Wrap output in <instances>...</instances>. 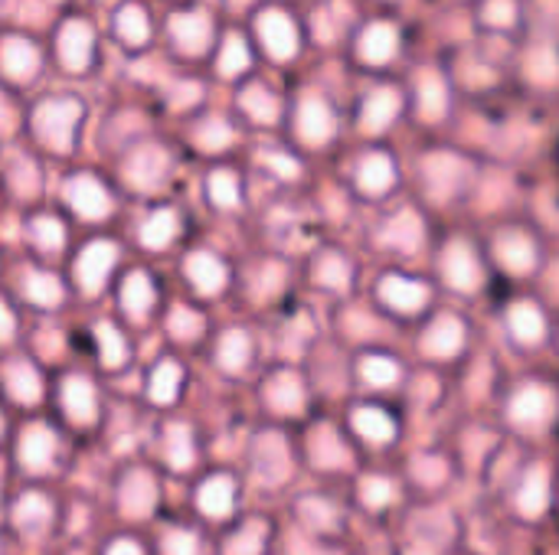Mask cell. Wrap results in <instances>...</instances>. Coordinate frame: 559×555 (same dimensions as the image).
<instances>
[{"instance_id":"cell-34","label":"cell","mask_w":559,"mask_h":555,"mask_svg":"<svg viewBox=\"0 0 559 555\" xmlns=\"http://www.w3.org/2000/svg\"><path fill=\"white\" fill-rule=\"evenodd\" d=\"M210 196H213V203H216L219 209H229V206L239 203V190H236L233 177H226V173H216V177L210 180Z\"/></svg>"},{"instance_id":"cell-17","label":"cell","mask_w":559,"mask_h":555,"mask_svg":"<svg viewBox=\"0 0 559 555\" xmlns=\"http://www.w3.org/2000/svg\"><path fill=\"white\" fill-rule=\"evenodd\" d=\"M13 520L23 533H39L49 520H52V510L43 497L29 494V497H20L16 510H13Z\"/></svg>"},{"instance_id":"cell-30","label":"cell","mask_w":559,"mask_h":555,"mask_svg":"<svg viewBox=\"0 0 559 555\" xmlns=\"http://www.w3.org/2000/svg\"><path fill=\"white\" fill-rule=\"evenodd\" d=\"M390 180H393V170H390L386 157H370V164L360 173V186L367 193H383L390 186Z\"/></svg>"},{"instance_id":"cell-15","label":"cell","mask_w":559,"mask_h":555,"mask_svg":"<svg viewBox=\"0 0 559 555\" xmlns=\"http://www.w3.org/2000/svg\"><path fill=\"white\" fill-rule=\"evenodd\" d=\"M495 252H498V258H501L511 272H531V268H534V258H537L534 242L524 239V236H508V239H501V242L495 245Z\"/></svg>"},{"instance_id":"cell-20","label":"cell","mask_w":559,"mask_h":555,"mask_svg":"<svg viewBox=\"0 0 559 555\" xmlns=\"http://www.w3.org/2000/svg\"><path fill=\"white\" fill-rule=\"evenodd\" d=\"M354 422H357V432L367 435V442H377V445H386L396 435L393 419L386 412H380V409H360L354 415Z\"/></svg>"},{"instance_id":"cell-23","label":"cell","mask_w":559,"mask_h":555,"mask_svg":"<svg viewBox=\"0 0 559 555\" xmlns=\"http://www.w3.org/2000/svg\"><path fill=\"white\" fill-rule=\"evenodd\" d=\"M419 239H423V226L416 222L413 213H403V216L386 229V242L396 245L400 252H413V249L419 245Z\"/></svg>"},{"instance_id":"cell-33","label":"cell","mask_w":559,"mask_h":555,"mask_svg":"<svg viewBox=\"0 0 559 555\" xmlns=\"http://www.w3.org/2000/svg\"><path fill=\"white\" fill-rule=\"evenodd\" d=\"M170 334L180 337V340H197L203 334V317L193 314V311H174L170 317Z\"/></svg>"},{"instance_id":"cell-18","label":"cell","mask_w":559,"mask_h":555,"mask_svg":"<svg viewBox=\"0 0 559 555\" xmlns=\"http://www.w3.org/2000/svg\"><path fill=\"white\" fill-rule=\"evenodd\" d=\"M265 396H269V406L275 409V412H298L301 409V386H298V379L295 376H275L272 383H269V389H265Z\"/></svg>"},{"instance_id":"cell-13","label":"cell","mask_w":559,"mask_h":555,"mask_svg":"<svg viewBox=\"0 0 559 555\" xmlns=\"http://www.w3.org/2000/svg\"><path fill=\"white\" fill-rule=\"evenodd\" d=\"M121 304H124V311H128L131 317H138V321L154 307V285L147 281V275L134 272V275L124 278V285H121Z\"/></svg>"},{"instance_id":"cell-3","label":"cell","mask_w":559,"mask_h":555,"mask_svg":"<svg viewBox=\"0 0 559 555\" xmlns=\"http://www.w3.org/2000/svg\"><path fill=\"white\" fill-rule=\"evenodd\" d=\"M442 278H445V285L449 288H455V291H472L475 285H478V265H475V255L462 245V242H455L445 255H442Z\"/></svg>"},{"instance_id":"cell-9","label":"cell","mask_w":559,"mask_h":555,"mask_svg":"<svg viewBox=\"0 0 559 555\" xmlns=\"http://www.w3.org/2000/svg\"><path fill=\"white\" fill-rule=\"evenodd\" d=\"M69 203L85 216V219H102L105 213H108V193L95 183V180H88V177H82V180H72L69 183Z\"/></svg>"},{"instance_id":"cell-35","label":"cell","mask_w":559,"mask_h":555,"mask_svg":"<svg viewBox=\"0 0 559 555\" xmlns=\"http://www.w3.org/2000/svg\"><path fill=\"white\" fill-rule=\"evenodd\" d=\"M347 278H350V272H347V262H344V258L328 255V258L321 262V268H318V281L328 285V288H344Z\"/></svg>"},{"instance_id":"cell-27","label":"cell","mask_w":559,"mask_h":555,"mask_svg":"<svg viewBox=\"0 0 559 555\" xmlns=\"http://www.w3.org/2000/svg\"><path fill=\"white\" fill-rule=\"evenodd\" d=\"M262 543H265V523L252 520L242 533H236V540H229L226 553L229 555H259L262 553Z\"/></svg>"},{"instance_id":"cell-19","label":"cell","mask_w":559,"mask_h":555,"mask_svg":"<svg viewBox=\"0 0 559 555\" xmlns=\"http://www.w3.org/2000/svg\"><path fill=\"white\" fill-rule=\"evenodd\" d=\"M511 330L521 343H537L544 337V317L534 304H518L511 311Z\"/></svg>"},{"instance_id":"cell-36","label":"cell","mask_w":559,"mask_h":555,"mask_svg":"<svg viewBox=\"0 0 559 555\" xmlns=\"http://www.w3.org/2000/svg\"><path fill=\"white\" fill-rule=\"evenodd\" d=\"M364 504H370V507H386L390 500H393V484L390 481H380V478H373V481H367L364 484Z\"/></svg>"},{"instance_id":"cell-24","label":"cell","mask_w":559,"mask_h":555,"mask_svg":"<svg viewBox=\"0 0 559 555\" xmlns=\"http://www.w3.org/2000/svg\"><path fill=\"white\" fill-rule=\"evenodd\" d=\"M177 389H180V370L177 363H160L151 376V399L154 402H174L177 399Z\"/></svg>"},{"instance_id":"cell-37","label":"cell","mask_w":559,"mask_h":555,"mask_svg":"<svg viewBox=\"0 0 559 555\" xmlns=\"http://www.w3.org/2000/svg\"><path fill=\"white\" fill-rule=\"evenodd\" d=\"M164 555H197V536L193 533H170L164 540Z\"/></svg>"},{"instance_id":"cell-12","label":"cell","mask_w":559,"mask_h":555,"mask_svg":"<svg viewBox=\"0 0 559 555\" xmlns=\"http://www.w3.org/2000/svg\"><path fill=\"white\" fill-rule=\"evenodd\" d=\"M233 497H236L233 481H229V478H213L210 484L200 487V510H203L206 517L223 520V517L233 514Z\"/></svg>"},{"instance_id":"cell-8","label":"cell","mask_w":559,"mask_h":555,"mask_svg":"<svg viewBox=\"0 0 559 555\" xmlns=\"http://www.w3.org/2000/svg\"><path fill=\"white\" fill-rule=\"evenodd\" d=\"M465 343V327L462 321L455 317H442L429 327L426 340H423V350L432 353V357H455Z\"/></svg>"},{"instance_id":"cell-11","label":"cell","mask_w":559,"mask_h":555,"mask_svg":"<svg viewBox=\"0 0 559 555\" xmlns=\"http://www.w3.org/2000/svg\"><path fill=\"white\" fill-rule=\"evenodd\" d=\"M62 406H66L72 422L88 425L95 419V393H92V386L85 379H75V376L66 379L62 383Z\"/></svg>"},{"instance_id":"cell-25","label":"cell","mask_w":559,"mask_h":555,"mask_svg":"<svg viewBox=\"0 0 559 555\" xmlns=\"http://www.w3.org/2000/svg\"><path fill=\"white\" fill-rule=\"evenodd\" d=\"M341 448H344V445L334 438L331 429H324V432H318V435L311 438V458H314V464H321V468H337V464H344L347 455H344Z\"/></svg>"},{"instance_id":"cell-32","label":"cell","mask_w":559,"mask_h":555,"mask_svg":"<svg viewBox=\"0 0 559 555\" xmlns=\"http://www.w3.org/2000/svg\"><path fill=\"white\" fill-rule=\"evenodd\" d=\"M29 232H33L36 245L46 249V252H52V249L62 245V226H59L56 219H46V216H43V219H33Z\"/></svg>"},{"instance_id":"cell-29","label":"cell","mask_w":559,"mask_h":555,"mask_svg":"<svg viewBox=\"0 0 559 555\" xmlns=\"http://www.w3.org/2000/svg\"><path fill=\"white\" fill-rule=\"evenodd\" d=\"M360 373H364V379L373 383V386H390V383H396L400 366H396L393 360H386V357H367V360L360 363Z\"/></svg>"},{"instance_id":"cell-6","label":"cell","mask_w":559,"mask_h":555,"mask_svg":"<svg viewBox=\"0 0 559 555\" xmlns=\"http://www.w3.org/2000/svg\"><path fill=\"white\" fill-rule=\"evenodd\" d=\"M154 504H157V487H154L151 474L134 471L121 487V510L128 517H147L154 510Z\"/></svg>"},{"instance_id":"cell-31","label":"cell","mask_w":559,"mask_h":555,"mask_svg":"<svg viewBox=\"0 0 559 555\" xmlns=\"http://www.w3.org/2000/svg\"><path fill=\"white\" fill-rule=\"evenodd\" d=\"M167 445H170V464L174 468H187L190 461H193V448H190V432L183 429V425H174L170 432H167Z\"/></svg>"},{"instance_id":"cell-4","label":"cell","mask_w":559,"mask_h":555,"mask_svg":"<svg viewBox=\"0 0 559 555\" xmlns=\"http://www.w3.org/2000/svg\"><path fill=\"white\" fill-rule=\"evenodd\" d=\"M52 455H56V438H52V432H46V429H39V425L23 432V438H20V464H23L26 471H33V474L46 471V468L52 464Z\"/></svg>"},{"instance_id":"cell-22","label":"cell","mask_w":559,"mask_h":555,"mask_svg":"<svg viewBox=\"0 0 559 555\" xmlns=\"http://www.w3.org/2000/svg\"><path fill=\"white\" fill-rule=\"evenodd\" d=\"M249 350H252V347H249V337H246L242 330H233V334H226V337H223L216 360H219V366H223V370L239 373V370L249 363Z\"/></svg>"},{"instance_id":"cell-21","label":"cell","mask_w":559,"mask_h":555,"mask_svg":"<svg viewBox=\"0 0 559 555\" xmlns=\"http://www.w3.org/2000/svg\"><path fill=\"white\" fill-rule=\"evenodd\" d=\"M174 236H177V219H174L170 209L154 213V216L141 226V242H144L147 249H164Z\"/></svg>"},{"instance_id":"cell-28","label":"cell","mask_w":559,"mask_h":555,"mask_svg":"<svg viewBox=\"0 0 559 555\" xmlns=\"http://www.w3.org/2000/svg\"><path fill=\"white\" fill-rule=\"evenodd\" d=\"M95 337H98V350H102L105 366H121L124 363V340H121V334L111 324H102L95 330Z\"/></svg>"},{"instance_id":"cell-26","label":"cell","mask_w":559,"mask_h":555,"mask_svg":"<svg viewBox=\"0 0 559 555\" xmlns=\"http://www.w3.org/2000/svg\"><path fill=\"white\" fill-rule=\"evenodd\" d=\"M23 291H26V298H29L33 304H39V307H52V304H59V298H62L59 281H56L52 275H26Z\"/></svg>"},{"instance_id":"cell-14","label":"cell","mask_w":559,"mask_h":555,"mask_svg":"<svg viewBox=\"0 0 559 555\" xmlns=\"http://www.w3.org/2000/svg\"><path fill=\"white\" fill-rule=\"evenodd\" d=\"M7 393L16 399V402H36L39 393H43V383L36 376L33 366L26 363H10L7 366Z\"/></svg>"},{"instance_id":"cell-2","label":"cell","mask_w":559,"mask_h":555,"mask_svg":"<svg viewBox=\"0 0 559 555\" xmlns=\"http://www.w3.org/2000/svg\"><path fill=\"white\" fill-rule=\"evenodd\" d=\"M550 412H554V393L544 386H524L511 402V419L518 425H527V429L547 422Z\"/></svg>"},{"instance_id":"cell-7","label":"cell","mask_w":559,"mask_h":555,"mask_svg":"<svg viewBox=\"0 0 559 555\" xmlns=\"http://www.w3.org/2000/svg\"><path fill=\"white\" fill-rule=\"evenodd\" d=\"M187 278L200 294H216L226 285V268H223V262L216 255L197 252V255L187 258Z\"/></svg>"},{"instance_id":"cell-16","label":"cell","mask_w":559,"mask_h":555,"mask_svg":"<svg viewBox=\"0 0 559 555\" xmlns=\"http://www.w3.org/2000/svg\"><path fill=\"white\" fill-rule=\"evenodd\" d=\"M547 500H550V484H547V474L537 468V471H531V478L524 481V487H521V494H518V507H521V514H527V517H540L544 507H547Z\"/></svg>"},{"instance_id":"cell-5","label":"cell","mask_w":559,"mask_h":555,"mask_svg":"<svg viewBox=\"0 0 559 555\" xmlns=\"http://www.w3.org/2000/svg\"><path fill=\"white\" fill-rule=\"evenodd\" d=\"M380 294H383V301H386L393 311H400V314H416V311L429 301L426 285L409 281V278H383Z\"/></svg>"},{"instance_id":"cell-1","label":"cell","mask_w":559,"mask_h":555,"mask_svg":"<svg viewBox=\"0 0 559 555\" xmlns=\"http://www.w3.org/2000/svg\"><path fill=\"white\" fill-rule=\"evenodd\" d=\"M115 258H118V249L111 242H92V245L82 249V255L75 262V281L82 285L85 294H95L102 288V281L108 278Z\"/></svg>"},{"instance_id":"cell-10","label":"cell","mask_w":559,"mask_h":555,"mask_svg":"<svg viewBox=\"0 0 559 555\" xmlns=\"http://www.w3.org/2000/svg\"><path fill=\"white\" fill-rule=\"evenodd\" d=\"M288 468H292V461H288V451H285L282 438L265 435L262 445H259V478L269 481V484H278V481L288 478Z\"/></svg>"},{"instance_id":"cell-38","label":"cell","mask_w":559,"mask_h":555,"mask_svg":"<svg viewBox=\"0 0 559 555\" xmlns=\"http://www.w3.org/2000/svg\"><path fill=\"white\" fill-rule=\"evenodd\" d=\"M108 555H141V550L134 546V543H115Z\"/></svg>"}]
</instances>
